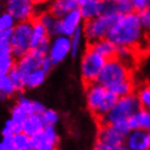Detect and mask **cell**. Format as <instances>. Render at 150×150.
<instances>
[{
    "label": "cell",
    "mask_w": 150,
    "mask_h": 150,
    "mask_svg": "<svg viewBox=\"0 0 150 150\" xmlns=\"http://www.w3.org/2000/svg\"><path fill=\"white\" fill-rule=\"evenodd\" d=\"M145 30L142 27L138 14L132 12L121 15L108 34V39L119 47H127L135 49L142 42Z\"/></svg>",
    "instance_id": "obj_1"
},
{
    "label": "cell",
    "mask_w": 150,
    "mask_h": 150,
    "mask_svg": "<svg viewBox=\"0 0 150 150\" xmlns=\"http://www.w3.org/2000/svg\"><path fill=\"white\" fill-rule=\"evenodd\" d=\"M85 91L87 109L98 122L110 112L119 99L113 93L98 83L85 86Z\"/></svg>",
    "instance_id": "obj_2"
},
{
    "label": "cell",
    "mask_w": 150,
    "mask_h": 150,
    "mask_svg": "<svg viewBox=\"0 0 150 150\" xmlns=\"http://www.w3.org/2000/svg\"><path fill=\"white\" fill-rule=\"evenodd\" d=\"M127 122L117 124H100L95 140L94 150H114L123 146L129 134Z\"/></svg>",
    "instance_id": "obj_3"
},
{
    "label": "cell",
    "mask_w": 150,
    "mask_h": 150,
    "mask_svg": "<svg viewBox=\"0 0 150 150\" xmlns=\"http://www.w3.org/2000/svg\"><path fill=\"white\" fill-rule=\"evenodd\" d=\"M139 110L140 105L136 94L119 98L114 107L110 110V112L101 121H99L98 124H117L127 122Z\"/></svg>",
    "instance_id": "obj_4"
},
{
    "label": "cell",
    "mask_w": 150,
    "mask_h": 150,
    "mask_svg": "<svg viewBox=\"0 0 150 150\" xmlns=\"http://www.w3.org/2000/svg\"><path fill=\"white\" fill-rule=\"evenodd\" d=\"M107 59L95 52L86 45V49L83 51L81 58V79L85 86L97 83L98 77L105 67Z\"/></svg>",
    "instance_id": "obj_5"
},
{
    "label": "cell",
    "mask_w": 150,
    "mask_h": 150,
    "mask_svg": "<svg viewBox=\"0 0 150 150\" xmlns=\"http://www.w3.org/2000/svg\"><path fill=\"white\" fill-rule=\"evenodd\" d=\"M131 79H133L132 69L128 68L126 64H124L119 59L113 58L107 60L101 73L98 77L97 83L105 87L107 89H109L110 87Z\"/></svg>",
    "instance_id": "obj_6"
},
{
    "label": "cell",
    "mask_w": 150,
    "mask_h": 150,
    "mask_svg": "<svg viewBox=\"0 0 150 150\" xmlns=\"http://www.w3.org/2000/svg\"><path fill=\"white\" fill-rule=\"evenodd\" d=\"M121 15L116 14H102L94 20H90L83 24V32L86 39V44H91L94 41L108 37L116 20Z\"/></svg>",
    "instance_id": "obj_7"
},
{
    "label": "cell",
    "mask_w": 150,
    "mask_h": 150,
    "mask_svg": "<svg viewBox=\"0 0 150 150\" xmlns=\"http://www.w3.org/2000/svg\"><path fill=\"white\" fill-rule=\"evenodd\" d=\"M32 26L33 21L16 23L13 27L10 37L12 54L15 59H19L30 51V40H32Z\"/></svg>",
    "instance_id": "obj_8"
},
{
    "label": "cell",
    "mask_w": 150,
    "mask_h": 150,
    "mask_svg": "<svg viewBox=\"0 0 150 150\" xmlns=\"http://www.w3.org/2000/svg\"><path fill=\"white\" fill-rule=\"evenodd\" d=\"M36 1L33 0H8L4 2V11L16 23L28 22L36 19Z\"/></svg>",
    "instance_id": "obj_9"
},
{
    "label": "cell",
    "mask_w": 150,
    "mask_h": 150,
    "mask_svg": "<svg viewBox=\"0 0 150 150\" xmlns=\"http://www.w3.org/2000/svg\"><path fill=\"white\" fill-rule=\"evenodd\" d=\"M60 136L56 126H46L40 133L30 138V147L34 150H58Z\"/></svg>",
    "instance_id": "obj_10"
},
{
    "label": "cell",
    "mask_w": 150,
    "mask_h": 150,
    "mask_svg": "<svg viewBox=\"0 0 150 150\" xmlns=\"http://www.w3.org/2000/svg\"><path fill=\"white\" fill-rule=\"evenodd\" d=\"M69 56H71V41L70 37L59 35L51 38V44L49 48L48 58L56 67L62 63Z\"/></svg>",
    "instance_id": "obj_11"
},
{
    "label": "cell",
    "mask_w": 150,
    "mask_h": 150,
    "mask_svg": "<svg viewBox=\"0 0 150 150\" xmlns=\"http://www.w3.org/2000/svg\"><path fill=\"white\" fill-rule=\"evenodd\" d=\"M44 58H45V56L38 53L35 50H30L26 54H24L23 57L16 59V61H15V68L26 76V75H28L32 72H34L41 68Z\"/></svg>",
    "instance_id": "obj_12"
},
{
    "label": "cell",
    "mask_w": 150,
    "mask_h": 150,
    "mask_svg": "<svg viewBox=\"0 0 150 150\" xmlns=\"http://www.w3.org/2000/svg\"><path fill=\"white\" fill-rule=\"evenodd\" d=\"M84 20L79 9L73 10L60 19V35L71 37L75 32L83 27Z\"/></svg>",
    "instance_id": "obj_13"
},
{
    "label": "cell",
    "mask_w": 150,
    "mask_h": 150,
    "mask_svg": "<svg viewBox=\"0 0 150 150\" xmlns=\"http://www.w3.org/2000/svg\"><path fill=\"white\" fill-rule=\"evenodd\" d=\"M105 0H79V10L84 22L103 14Z\"/></svg>",
    "instance_id": "obj_14"
},
{
    "label": "cell",
    "mask_w": 150,
    "mask_h": 150,
    "mask_svg": "<svg viewBox=\"0 0 150 150\" xmlns=\"http://www.w3.org/2000/svg\"><path fill=\"white\" fill-rule=\"evenodd\" d=\"M124 146L131 150H150L148 132L142 129L131 131L125 138Z\"/></svg>",
    "instance_id": "obj_15"
},
{
    "label": "cell",
    "mask_w": 150,
    "mask_h": 150,
    "mask_svg": "<svg viewBox=\"0 0 150 150\" xmlns=\"http://www.w3.org/2000/svg\"><path fill=\"white\" fill-rule=\"evenodd\" d=\"M134 12L132 0H105L103 14L125 15Z\"/></svg>",
    "instance_id": "obj_16"
},
{
    "label": "cell",
    "mask_w": 150,
    "mask_h": 150,
    "mask_svg": "<svg viewBox=\"0 0 150 150\" xmlns=\"http://www.w3.org/2000/svg\"><path fill=\"white\" fill-rule=\"evenodd\" d=\"M76 9H79V0H57L49 2L48 11L57 19H62L67 13Z\"/></svg>",
    "instance_id": "obj_17"
},
{
    "label": "cell",
    "mask_w": 150,
    "mask_h": 150,
    "mask_svg": "<svg viewBox=\"0 0 150 150\" xmlns=\"http://www.w3.org/2000/svg\"><path fill=\"white\" fill-rule=\"evenodd\" d=\"M87 46L93 49L95 52L102 56L107 60H110V59H113L116 57L117 47L108 38L99 39V40L94 41L91 44H87Z\"/></svg>",
    "instance_id": "obj_18"
},
{
    "label": "cell",
    "mask_w": 150,
    "mask_h": 150,
    "mask_svg": "<svg viewBox=\"0 0 150 150\" xmlns=\"http://www.w3.org/2000/svg\"><path fill=\"white\" fill-rule=\"evenodd\" d=\"M15 105H19L20 108L25 112V114L27 116L33 115V114H39L40 115L41 113L47 109L42 102L38 101V100L30 99V98H27L26 96H24L22 94L18 97L16 101H15Z\"/></svg>",
    "instance_id": "obj_19"
},
{
    "label": "cell",
    "mask_w": 150,
    "mask_h": 150,
    "mask_svg": "<svg viewBox=\"0 0 150 150\" xmlns=\"http://www.w3.org/2000/svg\"><path fill=\"white\" fill-rule=\"evenodd\" d=\"M35 20L39 21L42 24V26L46 28L50 38L60 35V19H57L48 10L40 13Z\"/></svg>",
    "instance_id": "obj_20"
},
{
    "label": "cell",
    "mask_w": 150,
    "mask_h": 150,
    "mask_svg": "<svg viewBox=\"0 0 150 150\" xmlns=\"http://www.w3.org/2000/svg\"><path fill=\"white\" fill-rule=\"evenodd\" d=\"M45 127L46 125L41 119V116L39 114H33V115L27 116L26 120L23 122L22 133L32 138L33 136L40 133Z\"/></svg>",
    "instance_id": "obj_21"
},
{
    "label": "cell",
    "mask_w": 150,
    "mask_h": 150,
    "mask_svg": "<svg viewBox=\"0 0 150 150\" xmlns=\"http://www.w3.org/2000/svg\"><path fill=\"white\" fill-rule=\"evenodd\" d=\"M127 124L131 131L142 129L150 132V112L140 109L127 121Z\"/></svg>",
    "instance_id": "obj_22"
},
{
    "label": "cell",
    "mask_w": 150,
    "mask_h": 150,
    "mask_svg": "<svg viewBox=\"0 0 150 150\" xmlns=\"http://www.w3.org/2000/svg\"><path fill=\"white\" fill-rule=\"evenodd\" d=\"M49 35L42 24L37 20L33 21V26H32V40H30V50L35 49L37 46H39L41 42H44L46 39H48Z\"/></svg>",
    "instance_id": "obj_23"
},
{
    "label": "cell",
    "mask_w": 150,
    "mask_h": 150,
    "mask_svg": "<svg viewBox=\"0 0 150 150\" xmlns=\"http://www.w3.org/2000/svg\"><path fill=\"white\" fill-rule=\"evenodd\" d=\"M47 76L48 73L41 68L30 73L25 77V89H35L40 87L46 82Z\"/></svg>",
    "instance_id": "obj_24"
},
{
    "label": "cell",
    "mask_w": 150,
    "mask_h": 150,
    "mask_svg": "<svg viewBox=\"0 0 150 150\" xmlns=\"http://www.w3.org/2000/svg\"><path fill=\"white\" fill-rule=\"evenodd\" d=\"M85 40L86 39H85V36H84L83 27L76 30L74 34L70 37V41H71V57L73 59L77 58L81 54V50H82Z\"/></svg>",
    "instance_id": "obj_25"
},
{
    "label": "cell",
    "mask_w": 150,
    "mask_h": 150,
    "mask_svg": "<svg viewBox=\"0 0 150 150\" xmlns=\"http://www.w3.org/2000/svg\"><path fill=\"white\" fill-rule=\"evenodd\" d=\"M136 96L139 101L140 109L150 112V85L143 84L136 88Z\"/></svg>",
    "instance_id": "obj_26"
},
{
    "label": "cell",
    "mask_w": 150,
    "mask_h": 150,
    "mask_svg": "<svg viewBox=\"0 0 150 150\" xmlns=\"http://www.w3.org/2000/svg\"><path fill=\"white\" fill-rule=\"evenodd\" d=\"M0 93L2 94V96L6 99L14 97L15 95L18 94V91L15 89L11 79L9 77V75L8 76H4V77L0 79Z\"/></svg>",
    "instance_id": "obj_27"
},
{
    "label": "cell",
    "mask_w": 150,
    "mask_h": 150,
    "mask_svg": "<svg viewBox=\"0 0 150 150\" xmlns=\"http://www.w3.org/2000/svg\"><path fill=\"white\" fill-rule=\"evenodd\" d=\"M9 77L11 79L12 83H13V85H14L15 89L18 91V94H22L23 91L25 90V75L21 73V72L18 70V69L13 68L12 69V71L10 72V74H9Z\"/></svg>",
    "instance_id": "obj_28"
},
{
    "label": "cell",
    "mask_w": 150,
    "mask_h": 150,
    "mask_svg": "<svg viewBox=\"0 0 150 150\" xmlns=\"http://www.w3.org/2000/svg\"><path fill=\"white\" fill-rule=\"evenodd\" d=\"M15 59L13 54L0 57V79L4 76H8L12 71V69L15 67Z\"/></svg>",
    "instance_id": "obj_29"
},
{
    "label": "cell",
    "mask_w": 150,
    "mask_h": 150,
    "mask_svg": "<svg viewBox=\"0 0 150 150\" xmlns=\"http://www.w3.org/2000/svg\"><path fill=\"white\" fill-rule=\"evenodd\" d=\"M22 132V125L16 123L12 119H8L4 122L2 129H1V135L2 137H12Z\"/></svg>",
    "instance_id": "obj_30"
},
{
    "label": "cell",
    "mask_w": 150,
    "mask_h": 150,
    "mask_svg": "<svg viewBox=\"0 0 150 150\" xmlns=\"http://www.w3.org/2000/svg\"><path fill=\"white\" fill-rule=\"evenodd\" d=\"M41 119L44 121L46 126H56L59 120H60V115L57 112L56 110L53 109H47L40 114Z\"/></svg>",
    "instance_id": "obj_31"
},
{
    "label": "cell",
    "mask_w": 150,
    "mask_h": 150,
    "mask_svg": "<svg viewBox=\"0 0 150 150\" xmlns=\"http://www.w3.org/2000/svg\"><path fill=\"white\" fill-rule=\"evenodd\" d=\"M15 25H16L15 20L9 13L4 11L0 14V33L12 30Z\"/></svg>",
    "instance_id": "obj_32"
},
{
    "label": "cell",
    "mask_w": 150,
    "mask_h": 150,
    "mask_svg": "<svg viewBox=\"0 0 150 150\" xmlns=\"http://www.w3.org/2000/svg\"><path fill=\"white\" fill-rule=\"evenodd\" d=\"M13 144L16 150H26L30 148V137L24 133H19L13 136Z\"/></svg>",
    "instance_id": "obj_33"
},
{
    "label": "cell",
    "mask_w": 150,
    "mask_h": 150,
    "mask_svg": "<svg viewBox=\"0 0 150 150\" xmlns=\"http://www.w3.org/2000/svg\"><path fill=\"white\" fill-rule=\"evenodd\" d=\"M27 115L25 114V112L23 111L21 108H20L18 105H15L11 108V112H10V119L16 122V123H19L20 125H22L23 122L26 120Z\"/></svg>",
    "instance_id": "obj_34"
},
{
    "label": "cell",
    "mask_w": 150,
    "mask_h": 150,
    "mask_svg": "<svg viewBox=\"0 0 150 150\" xmlns=\"http://www.w3.org/2000/svg\"><path fill=\"white\" fill-rule=\"evenodd\" d=\"M139 18V21H140V24H142V27L143 30L146 32V30H150V7L147 8L146 10L137 13Z\"/></svg>",
    "instance_id": "obj_35"
},
{
    "label": "cell",
    "mask_w": 150,
    "mask_h": 150,
    "mask_svg": "<svg viewBox=\"0 0 150 150\" xmlns=\"http://www.w3.org/2000/svg\"><path fill=\"white\" fill-rule=\"evenodd\" d=\"M132 4L134 12L139 13L150 7V0H132Z\"/></svg>",
    "instance_id": "obj_36"
},
{
    "label": "cell",
    "mask_w": 150,
    "mask_h": 150,
    "mask_svg": "<svg viewBox=\"0 0 150 150\" xmlns=\"http://www.w3.org/2000/svg\"><path fill=\"white\" fill-rule=\"evenodd\" d=\"M53 67H54V65H53L52 62L50 61V59H49L48 57H45V58H44V60H42L41 69H42V70H45V71L49 74V73L51 72V70L53 69Z\"/></svg>",
    "instance_id": "obj_37"
},
{
    "label": "cell",
    "mask_w": 150,
    "mask_h": 150,
    "mask_svg": "<svg viewBox=\"0 0 150 150\" xmlns=\"http://www.w3.org/2000/svg\"><path fill=\"white\" fill-rule=\"evenodd\" d=\"M11 32H4V33H0V45L4 42V41H10V37H11Z\"/></svg>",
    "instance_id": "obj_38"
},
{
    "label": "cell",
    "mask_w": 150,
    "mask_h": 150,
    "mask_svg": "<svg viewBox=\"0 0 150 150\" xmlns=\"http://www.w3.org/2000/svg\"><path fill=\"white\" fill-rule=\"evenodd\" d=\"M114 150H131V149H128L127 147L123 145V146H120V147H117V148H115Z\"/></svg>",
    "instance_id": "obj_39"
},
{
    "label": "cell",
    "mask_w": 150,
    "mask_h": 150,
    "mask_svg": "<svg viewBox=\"0 0 150 150\" xmlns=\"http://www.w3.org/2000/svg\"><path fill=\"white\" fill-rule=\"evenodd\" d=\"M4 11V2H1L0 1V14Z\"/></svg>",
    "instance_id": "obj_40"
},
{
    "label": "cell",
    "mask_w": 150,
    "mask_h": 150,
    "mask_svg": "<svg viewBox=\"0 0 150 150\" xmlns=\"http://www.w3.org/2000/svg\"><path fill=\"white\" fill-rule=\"evenodd\" d=\"M6 100H7V99H6V98H4V96H2V94H1V93H0V102L6 101Z\"/></svg>",
    "instance_id": "obj_41"
},
{
    "label": "cell",
    "mask_w": 150,
    "mask_h": 150,
    "mask_svg": "<svg viewBox=\"0 0 150 150\" xmlns=\"http://www.w3.org/2000/svg\"><path fill=\"white\" fill-rule=\"evenodd\" d=\"M148 139H149V148H150V132H148Z\"/></svg>",
    "instance_id": "obj_42"
},
{
    "label": "cell",
    "mask_w": 150,
    "mask_h": 150,
    "mask_svg": "<svg viewBox=\"0 0 150 150\" xmlns=\"http://www.w3.org/2000/svg\"><path fill=\"white\" fill-rule=\"evenodd\" d=\"M26 150H34V149H33V148H32V147H30V149H26Z\"/></svg>",
    "instance_id": "obj_43"
},
{
    "label": "cell",
    "mask_w": 150,
    "mask_h": 150,
    "mask_svg": "<svg viewBox=\"0 0 150 150\" xmlns=\"http://www.w3.org/2000/svg\"><path fill=\"white\" fill-rule=\"evenodd\" d=\"M12 150H16V149H12Z\"/></svg>",
    "instance_id": "obj_44"
}]
</instances>
